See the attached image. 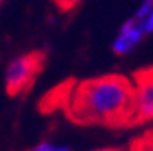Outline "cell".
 I'll list each match as a JSON object with an SVG mask.
<instances>
[{
	"label": "cell",
	"instance_id": "30bf717a",
	"mask_svg": "<svg viewBox=\"0 0 153 151\" xmlns=\"http://www.w3.org/2000/svg\"><path fill=\"white\" fill-rule=\"evenodd\" d=\"M95 151H117L113 148H102V150H95Z\"/></svg>",
	"mask_w": 153,
	"mask_h": 151
},
{
	"label": "cell",
	"instance_id": "ba28073f",
	"mask_svg": "<svg viewBox=\"0 0 153 151\" xmlns=\"http://www.w3.org/2000/svg\"><path fill=\"white\" fill-rule=\"evenodd\" d=\"M138 22H140V27H142V30H143L145 35L153 33V12L148 13L143 20H138Z\"/></svg>",
	"mask_w": 153,
	"mask_h": 151
},
{
	"label": "cell",
	"instance_id": "9c48e42d",
	"mask_svg": "<svg viewBox=\"0 0 153 151\" xmlns=\"http://www.w3.org/2000/svg\"><path fill=\"white\" fill-rule=\"evenodd\" d=\"M55 2H57L62 8H72L78 0H55Z\"/></svg>",
	"mask_w": 153,
	"mask_h": 151
},
{
	"label": "cell",
	"instance_id": "6da1fadb",
	"mask_svg": "<svg viewBox=\"0 0 153 151\" xmlns=\"http://www.w3.org/2000/svg\"><path fill=\"white\" fill-rule=\"evenodd\" d=\"M62 110L78 125L110 128L133 125V83L123 75H103L65 87Z\"/></svg>",
	"mask_w": 153,
	"mask_h": 151
},
{
	"label": "cell",
	"instance_id": "8fae6325",
	"mask_svg": "<svg viewBox=\"0 0 153 151\" xmlns=\"http://www.w3.org/2000/svg\"><path fill=\"white\" fill-rule=\"evenodd\" d=\"M2 2H4V0H0V5H2Z\"/></svg>",
	"mask_w": 153,
	"mask_h": 151
},
{
	"label": "cell",
	"instance_id": "8992f818",
	"mask_svg": "<svg viewBox=\"0 0 153 151\" xmlns=\"http://www.w3.org/2000/svg\"><path fill=\"white\" fill-rule=\"evenodd\" d=\"M153 12V0H142V4L138 5L137 12H135V17L133 19L137 20H143L148 13Z\"/></svg>",
	"mask_w": 153,
	"mask_h": 151
},
{
	"label": "cell",
	"instance_id": "52a82bcc",
	"mask_svg": "<svg viewBox=\"0 0 153 151\" xmlns=\"http://www.w3.org/2000/svg\"><path fill=\"white\" fill-rule=\"evenodd\" d=\"M32 151H70V148L63 146V144L50 143V141H42V143H38L35 148H32Z\"/></svg>",
	"mask_w": 153,
	"mask_h": 151
},
{
	"label": "cell",
	"instance_id": "277c9868",
	"mask_svg": "<svg viewBox=\"0 0 153 151\" xmlns=\"http://www.w3.org/2000/svg\"><path fill=\"white\" fill-rule=\"evenodd\" d=\"M143 30L140 27V22L137 19L126 20L118 30V35L115 37L113 43H111V50L117 55H126L130 53L135 47L140 43V40L143 38Z\"/></svg>",
	"mask_w": 153,
	"mask_h": 151
},
{
	"label": "cell",
	"instance_id": "5b68a950",
	"mask_svg": "<svg viewBox=\"0 0 153 151\" xmlns=\"http://www.w3.org/2000/svg\"><path fill=\"white\" fill-rule=\"evenodd\" d=\"M131 151H153V128L131 144Z\"/></svg>",
	"mask_w": 153,
	"mask_h": 151
},
{
	"label": "cell",
	"instance_id": "7a4b0ae2",
	"mask_svg": "<svg viewBox=\"0 0 153 151\" xmlns=\"http://www.w3.org/2000/svg\"><path fill=\"white\" fill-rule=\"evenodd\" d=\"M45 55L42 52H30L13 58L5 70V88L8 95H20L30 88L37 75L43 68Z\"/></svg>",
	"mask_w": 153,
	"mask_h": 151
},
{
	"label": "cell",
	"instance_id": "3957f363",
	"mask_svg": "<svg viewBox=\"0 0 153 151\" xmlns=\"http://www.w3.org/2000/svg\"><path fill=\"white\" fill-rule=\"evenodd\" d=\"M133 83V125L153 121V67L138 70Z\"/></svg>",
	"mask_w": 153,
	"mask_h": 151
}]
</instances>
